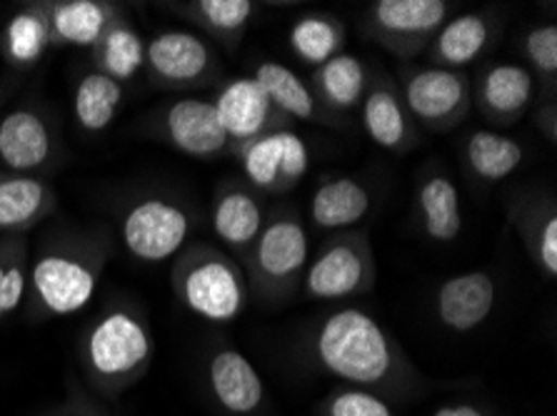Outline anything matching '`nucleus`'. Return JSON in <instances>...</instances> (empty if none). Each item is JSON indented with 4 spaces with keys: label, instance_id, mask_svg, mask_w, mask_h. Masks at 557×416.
I'll use <instances>...</instances> for the list:
<instances>
[{
    "label": "nucleus",
    "instance_id": "7",
    "mask_svg": "<svg viewBox=\"0 0 557 416\" xmlns=\"http://www.w3.org/2000/svg\"><path fill=\"white\" fill-rule=\"evenodd\" d=\"M190 207L168 192H143L125 202L117 232L125 252L143 265H160L178 257L193 232Z\"/></svg>",
    "mask_w": 557,
    "mask_h": 416
},
{
    "label": "nucleus",
    "instance_id": "10",
    "mask_svg": "<svg viewBox=\"0 0 557 416\" xmlns=\"http://www.w3.org/2000/svg\"><path fill=\"white\" fill-rule=\"evenodd\" d=\"M450 11L445 0H375L362 15V33L398 63H412L428 53Z\"/></svg>",
    "mask_w": 557,
    "mask_h": 416
},
{
    "label": "nucleus",
    "instance_id": "14",
    "mask_svg": "<svg viewBox=\"0 0 557 416\" xmlns=\"http://www.w3.org/2000/svg\"><path fill=\"white\" fill-rule=\"evenodd\" d=\"M202 385L225 416H260L268 406L263 377L233 344L215 342L202 356Z\"/></svg>",
    "mask_w": 557,
    "mask_h": 416
},
{
    "label": "nucleus",
    "instance_id": "36",
    "mask_svg": "<svg viewBox=\"0 0 557 416\" xmlns=\"http://www.w3.org/2000/svg\"><path fill=\"white\" fill-rule=\"evenodd\" d=\"M320 416H398L391 402L366 389L335 387L323 402L318 404Z\"/></svg>",
    "mask_w": 557,
    "mask_h": 416
},
{
    "label": "nucleus",
    "instance_id": "13",
    "mask_svg": "<svg viewBox=\"0 0 557 416\" xmlns=\"http://www.w3.org/2000/svg\"><path fill=\"white\" fill-rule=\"evenodd\" d=\"M243 167V180L260 194L281 198L298 188L310 167L308 142L293 127L268 133L233 155Z\"/></svg>",
    "mask_w": 557,
    "mask_h": 416
},
{
    "label": "nucleus",
    "instance_id": "39",
    "mask_svg": "<svg viewBox=\"0 0 557 416\" xmlns=\"http://www.w3.org/2000/svg\"><path fill=\"white\" fill-rule=\"evenodd\" d=\"M48 416H103V414L90 409L88 404H65L63 409H58V412L48 414Z\"/></svg>",
    "mask_w": 557,
    "mask_h": 416
},
{
    "label": "nucleus",
    "instance_id": "12",
    "mask_svg": "<svg viewBox=\"0 0 557 416\" xmlns=\"http://www.w3.org/2000/svg\"><path fill=\"white\" fill-rule=\"evenodd\" d=\"M146 130L156 140L188 157L215 160L231 155V142L218 121L213 100L196 96L168 100L148 115Z\"/></svg>",
    "mask_w": 557,
    "mask_h": 416
},
{
    "label": "nucleus",
    "instance_id": "17",
    "mask_svg": "<svg viewBox=\"0 0 557 416\" xmlns=\"http://www.w3.org/2000/svg\"><path fill=\"white\" fill-rule=\"evenodd\" d=\"M360 121L368 138L385 152L405 155V152L418 148L420 130L403 103L393 73L383 71V67H373V73H370L366 98L360 103Z\"/></svg>",
    "mask_w": 557,
    "mask_h": 416
},
{
    "label": "nucleus",
    "instance_id": "2",
    "mask_svg": "<svg viewBox=\"0 0 557 416\" xmlns=\"http://www.w3.org/2000/svg\"><path fill=\"white\" fill-rule=\"evenodd\" d=\"M108 229L55 227L30 248L28 307L30 322L71 317L88 307L113 257Z\"/></svg>",
    "mask_w": 557,
    "mask_h": 416
},
{
    "label": "nucleus",
    "instance_id": "3",
    "mask_svg": "<svg viewBox=\"0 0 557 416\" xmlns=\"http://www.w3.org/2000/svg\"><path fill=\"white\" fill-rule=\"evenodd\" d=\"M156 354L150 322L138 304L113 302L92 317L81 337L83 375L98 394L115 399L148 375Z\"/></svg>",
    "mask_w": 557,
    "mask_h": 416
},
{
    "label": "nucleus",
    "instance_id": "26",
    "mask_svg": "<svg viewBox=\"0 0 557 416\" xmlns=\"http://www.w3.org/2000/svg\"><path fill=\"white\" fill-rule=\"evenodd\" d=\"M123 5L111 0H48L53 48H92Z\"/></svg>",
    "mask_w": 557,
    "mask_h": 416
},
{
    "label": "nucleus",
    "instance_id": "18",
    "mask_svg": "<svg viewBox=\"0 0 557 416\" xmlns=\"http://www.w3.org/2000/svg\"><path fill=\"white\" fill-rule=\"evenodd\" d=\"M535 80L525 65L485 63L470 78L472 108L493 127H510L535 103Z\"/></svg>",
    "mask_w": 557,
    "mask_h": 416
},
{
    "label": "nucleus",
    "instance_id": "28",
    "mask_svg": "<svg viewBox=\"0 0 557 416\" xmlns=\"http://www.w3.org/2000/svg\"><path fill=\"white\" fill-rule=\"evenodd\" d=\"M370 73H373V67L360 61L358 55L341 53L312 71L310 88L333 115L348 121V115L360 108L362 98H366Z\"/></svg>",
    "mask_w": 557,
    "mask_h": 416
},
{
    "label": "nucleus",
    "instance_id": "20",
    "mask_svg": "<svg viewBox=\"0 0 557 416\" xmlns=\"http://www.w3.org/2000/svg\"><path fill=\"white\" fill-rule=\"evenodd\" d=\"M497 304V279L487 269H468L445 277L435 287L433 310L437 322L455 335L483 327Z\"/></svg>",
    "mask_w": 557,
    "mask_h": 416
},
{
    "label": "nucleus",
    "instance_id": "5",
    "mask_svg": "<svg viewBox=\"0 0 557 416\" xmlns=\"http://www.w3.org/2000/svg\"><path fill=\"white\" fill-rule=\"evenodd\" d=\"M171 287L185 310L210 325L235 322L250 304L246 269L210 242L185 244L173 260Z\"/></svg>",
    "mask_w": 557,
    "mask_h": 416
},
{
    "label": "nucleus",
    "instance_id": "23",
    "mask_svg": "<svg viewBox=\"0 0 557 416\" xmlns=\"http://www.w3.org/2000/svg\"><path fill=\"white\" fill-rule=\"evenodd\" d=\"M373 210V190L352 175H331L310 194V225L323 235L356 229Z\"/></svg>",
    "mask_w": 557,
    "mask_h": 416
},
{
    "label": "nucleus",
    "instance_id": "11",
    "mask_svg": "<svg viewBox=\"0 0 557 416\" xmlns=\"http://www.w3.org/2000/svg\"><path fill=\"white\" fill-rule=\"evenodd\" d=\"M160 90L193 92L221 78V61L213 42L183 28L158 30L146 40V67Z\"/></svg>",
    "mask_w": 557,
    "mask_h": 416
},
{
    "label": "nucleus",
    "instance_id": "6",
    "mask_svg": "<svg viewBox=\"0 0 557 416\" xmlns=\"http://www.w3.org/2000/svg\"><path fill=\"white\" fill-rule=\"evenodd\" d=\"M377 277L370 229L327 235L310 254L300 294L310 302H343L373 292Z\"/></svg>",
    "mask_w": 557,
    "mask_h": 416
},
{
    "label": "nucleus",
    "instance_id": "1",
    "mask_svg": "<svg viewBox=\"0 0 557 416\" xmlns=\"http://www.w3.org/2000/svg\"><path fill=\"white\" fill-rule=\"evenodd\" d=\"M306 352L343 387L366 389L385 402H405L423 392L425 379L403 344L360 307H337L312 322Z\"/></svg>",
    "mask_w": 557,
    "mask_h": 416
},
{
    "label": "nucleus",
    "instance_id": "31",
    "mask_svg": "<svg viewBox=\"0 0 557 416\" xmlns=\"http://www.w3.org/2000/svg\"><path fill=\"white\" fill-rule=\"evenodd\" d=\"M90 63L92 71L103 73L121 85L131 83L146 67V40L128 18V13H117L100 40L90 48Z\"/></svg>",
    "mask_w": 557,
    "mask_h": 416
},
{
    "label": "nucleus",
    "instance_id": "32",
    "mask_svg": "<svg viewBox=\"0 0 557 416\" xmlns=\"http://www.w3.org/2000/svg\"><path fill=\"white\" fill-rule=\"evenodd\" d=\"M125 85L108 75L90 71L83 73L73 88V117L83 133L100 135L113 125L123 105Z\"/></svg>",
    "mask_w": 557,
    "mask_h": 416
},
{
    "label": "nucleus",
    "instance_id": "24",
    "mask_svg": "<svg viewBox=\"0 0 557 416\" xmlns=\"http://www.w3.org/2000/svg\"><path fill=\"white\" fill-rule=\"evenodd\" d=\"M58 212V192L46 177L0 169V235H28Z\"/></svg>",
    "mask_w": 557,
    "mask_h": 416
},
{
    "label": "nucleus",
    "instance_id": "25",
    "mask_svg": "<svg viewBox=\"0 0 557 416\" xmlns=\"http://www.w3.org/2000/svg\"><path fill=\"white\" fill-rule=\"evenodd\" d=\"M252 78L258 80L260 88L265 90V96L270 98L281 113L288 117L293 123H312V125H323V127H345L348 121L333 115L312 92L310 83L302 80L293 67L275 63V61H260L252 71Z\"/></svg>",
    "mask_w": 557,
    "mask_h": 416
},
{
    "label": "nucleus",
    "instance_id": "37",
    "mask_svg": "<svg viewBox=\"0 0 557 416\" xmlns=\"http://www.w3.org/2000/svg\"><path fill=\"white\" fill-rule=\"evenodd\" d=\"M533 123L537 127V133L550 142L555 148L557 146V103L555 100H540L533 110Z\"/></svg>",
    "mask_w": 557,
    "mask_h": 416
},
{
    "label": "nucleus",
    "instance_id": "27",
    "mask_svg": "<svg viewBox=\"0 0 557 416\" xmlns=\"http://www.w3.org/2000/svg\"><path fill=\"white\" fill-rule=\"evenodd\" d=\"M168 8L198 28V36L202 33L208 42L213 40L225 50L240 46L258 13V3L252 0H185Z\"/></svg>",
    "mask_w": 557,
    "mask_h": 416
},
{
    "label": "nucleus",
    "instance_id": "16",
    "mask_svg": "<svg viewBox=\"0 0 557 416\" xmlns=\"http://www.w3.org/2000/svg\"><path fill=\"white\" fill-rule=\"evenodd\" d=\"M268 210L263 194L250 188L243 177H225L215 185L210 202V227L223 242V250L233 254L240 265L265 225Z\"/></svg>",
    "mask_w": 557,
    "mask_h": 416
},
{
    "label": "nucleus",
    "instance_id": "30",
    "mask_svg": "<svg viewBox=\"0 0 557 416\" xmlns=\"http://www.w3.org/2000/svg\"><path fill=\"white\" fill-rule=\"evenodd\" d=\"M48 50H53L50 42V18H48V0L46 3H28L21 11H15L5 21L0 33V53L3 61L13 71H30L36 67Z\"/></svg>",
    "mask_w": 557,
    "mask_h": 416
},
{
    "label": "nucleus",
    "instance_id": "19",
    "mask_svg": "<svg viewBox=\"0 0 557 416\" xmlns=\"http://www.w3.org/2000/svg\"><path fill=\"white\" fill-rule=\"evenodd\" d=\"M508 223L540 275L557 277V198L550 188H520L508 198Z\"/></svg>",
    "mask_w": 557,
    "mask_h": 416
},
{
    "label": "nucleus",
    "instance_id": "4",
    "mask_svg": "<svg viewBox=\"0 0 557 416\" xmlns=\"http://www.w3.org/2000/svg\"><path fill=\"white\" fill-rule=\"evenodd\" d=\"M310 260L308 225L293 205H273L243 269L250 300L260 307H283L300 294V282Z\"/></svg>",
    "mask_w": 557,
    "mask_h": 416
},
{
    "label": "nucleus",
    "instance_id": "35",
    "mask_svg": "<svg viewBox=\"0 0 557 416\" xmlns=\"http://www.w3.org/2000/svg\"><path fill=\"white\" fill-rule=\"evenodd\" d=\"M525 67L533 75L540 100H555L557 92V25H533L520 42Z\"/></svg>",
    "mask_w": 557,
    "mask_h": 416
},
{
    "label": "nucleus",
    "instance_id": "15",
    "mask_svg": "<svg viewBox=\"0 0 557 416\" xmlns=\"http://www.w3.org/2000/svg\"><path fill=\"white\" fill-rule=\"evenodd\" d=\"M213 108L225 130V138L231 142V155L268 133L295 125L270 103L265 90L252 75L225 80L215 92Z\"/></svg>",
    "mask_w": 557,
    "mask_h": 416
},
{
    "label": "nucleus",
    "instance_id": "34",
    "mask_svg": "<svg viewBox=\"0 0 557 416\" xmlns=\"http://www.w3.org/2000/svg\"><path fill=\"white\" fill-rule=\"evenodd\" d=\"M30 277L28 235H0V322L25 304Z\"/></svg>",
    "mask_w": 557,
    "mask_h": 416
},
{
    "label": "nucleus",
    "instance_id": "40",
    "mask_svg": "<svg viewBox=\"0 0 557 416\" xmlns=\"http://www.w3.org/2000/svg\"><path fill=\"white\" fill-rule=\"evenodd\" d=\"M13 83H0V113H3V105L8 103V98L13 96Z\"/></svg>",
    "mask_w": 557,
    "mask_h": 416
},
{
    "label": "nucleus",
    "instance_id": "21",
    "mask_svg": "<svg viewBox=\"0 0 557 416\" xmlns=\"http://www.w3.org/2000/svg\"><path fill=\"white\" fill-rule=\"evenodd\" d=\"M416 219L420 232L435 244H450L466 227L460 190L437 160H428L416 175Z\"/></svg>",
    "mask_w": 557,
    "mask_h": 416
},
{
    "label": "nucleus",
    "instance_id": "38",
    "mask_svg": "<svg viewBox=\"0 0 557 416\" xmlns=\"http://www.w3.org/2000/svg\"><path fill=\"white\" fill-rule=\"evenodd\" d=\"M433 416H493V414L480 404L458 402V404H443L441 409H435Z\"/></svg>",
    "mask_w": 557,
    "mask_h": 416
},
{
    "label": "nucleus",
    "instance_id": "22",
    "mask_svg": "<svg viewBox=\"0 0 557 416\" xmlns=\"http://www.w3.org/2000/svg\"><path fill=\"white\" fill-rule=\"evenodd\" d=\"M500 25L497 11H468L447 18L428 48L430 65L466 71L495 46Z\"/></svg>",
    "mask_w": 557,
    "mask_h": 416
},
{
    "label": "nucleus",
    "instance_id": "33",
    "mask_svg": "<svg viewBox=\"0 0 557 416\" xmlns=\"http://www.w3.org/2000/svg\"><path fill=\"white\" fill-rule=\"evenodd\" d=\"M290 48L310 67H320L335 55L345 53V40H348V28L333 13L310 11L300 15L290 28Z\"/></svg>",
    "mask_w": 557,
    "mask_h": 416
},
{
    "label": "nucleus",
    "instance_id": "9",
    "mask_svg": "<svg viewBox=\"0 0 557 416\" xmlns=\"http://www.w3.org/2000/svg\"><path fill=\"white\" fill-rule=\"evenodd\" d=\"M63 160V135L40 100H23L0 113V169L44 177Z\"/></svg>",
    "mask_w": 557,
    "mask_h": 416
},
{
    "label": "nucleus",
    "instance_id": "8",
    "mask_svg": "<svg viewBox=\"0 0 557 416\" xmlns=\"http://www.w3.org/2000/svg\"><path fill=\"white\" fill-rule=\"evenodd\" d=\"M393 78L418 130L453 133L468 121L472 98L466 71H447L430 63H398Z\"/></svg>",
    "mask_w": 557,
    "mask_h": 416
},
{
    "label": "nucleus",
    "instance_id": "29",
    "mask_svg": "<svg viewBox=\"0 0 557 416\" xmlns=\"http://www.w3.org/2000/svg\"><path fill=\"white\" fill-rule=\"evenodd\" d=\"M460 157L472 180L495 185L518 173L522 160H525V148L500 130L478 127L462 140Z\"/></svg>",
    "mask_w": 557,
    "mask_h": 416
}]
</instances>
